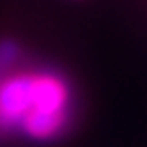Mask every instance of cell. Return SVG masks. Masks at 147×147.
Masks as SVG:
<instances>
[{"mask_svg":"<svg viewBox=\"0 0 147 147\" xmlns=\"http://www.w3.org/2000/svg\"><path fill=\"white\" fill-rule=\"evenodd\" d=\"M74 119L65 80L49 69H8L0 76V133L23 131L35 141L63 135Z\"/></svg>","mask_w":147,"mask_h":147,"instance_id":"obj_1","label":"cell"}]
</instances>
